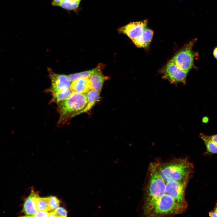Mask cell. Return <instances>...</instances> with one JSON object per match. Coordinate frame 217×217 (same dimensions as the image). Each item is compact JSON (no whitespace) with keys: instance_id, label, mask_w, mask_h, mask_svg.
<instances>
[{"instance_id":"1","label":"cell","mask_w":217,"mask_h":217,"mask_svg":"<svg viewBox=\"0 0 217 217\" xmlns=\"http://www.w3.org/2000/svg\"><path fill=\"white\" fill-rule=\"evenodd\" d=\"M193 171V164L186 158L151 162L145 188V215L171 216L184 212L188 206L186 189Z\"/></svg>"},{"instance_id":"2","label":"cell","mask_w":217,"mask_h":217,"mask_svg":"<svg viewBox=\"0 0 217 217\" xmlns=\"http://www.w3.org/2000/svg\"><path fill=\"white\" fill-rule=\"evenodd\" d=\"M86 103V93L72 92L68 99L57 104L59 114L58 125H63L69 119L77 115Z\"/></svg>"},{"instance_id":"3","label":"cell","mask_w":217,"mask_h":217,"mask_svg":"<svg viewBox=\"0 0 217 217\" xmlns=\"http://www.w3.org/2000/svg\"><path fill=\"white\" fill-rule=\"evenodd\" d=\"M196 39L191 41L184 48L178 52L171 60L180 68L188 72L194 66V61L196 53L192 50Z\"/></svg>"},{"instance_id":"4","label":"cell","mask_w":217,"mask_h":217,"mask_svg":"<svg viewBox=\"0 0 217 217\" xmlns=\"http://www.w3.org/2000/svg\"><path fill=\"white\" fill-rule=\"evenodd\" d=\"M164 72L165 77L173 83H185L187 73L180 68L171 60L165 66Z\"/></svg>"},{"instance_id":"5","label":"cell","mask_w":217,"mask_h":217,"mask_svg":"<svg viewBox=\"0 0 217 217\" xmlns=\"http://www.w3.org/2000/svg\"><path fill=\"white\" fill-rule=\"evenodd\" d=\"M147 21L131 22L121 27L120 31L125 34L132 40L136 39L143 33L147 28Z\"/></svg>"},{"instance_id":"6","label":"cell","mask_w":217,"mask_h":217,"mask_svg":"<svg viewBox=\"0 0 217 217\" xmlns=\"http://www.w3.org/2000/svg\"><path fill=\"white\" fill-rule=\"evenodd\" d=\"M50 76L52 83L50 90L52 94L60 90L69 88L70 86L71 81L67 76L58 74L50 71Z\"/></svg>"},{"instance_id":"7","label":"cell","mask_w":217,"mask_h":217,"mask_svg":"<svg viewBox=\"0 0 217 217\" xmlns=\"http://www.w3.org/2000/svg\"><path fill=\"white\" fill-rule=\"evenodd\" d=\"M38 193L32 190L29 195L24 200L22 212L24 216L33 217L38 211L36 201L39 197Z\"/></svg>"},{"instance_id":"8","label":"cell","mask_w":217,"mask_h":217,"mask_svg":"<svg viewBox=\"0 0 217 217\" xmlns=\"http://www.w3.org/2000/svg\"><path fill=\"white\" fill-rule=\"evenodd\" d=\"M70 89L72 92L86 93L92 88L89 78H80L77 79L71 84Z\"/></svg>"},{"instance_id":"9","label":"cell","mask_w":217,"mask_h":217,"mask_svg":"<svg viewBox=\"0 0 217 217\" xmlns=\"http://www.w3.org/2000/svg\"><path fill=\"white\" fill-rule=\"evenodd\" d=\"M101 69L96 72L89 77L92 89L99 93L101 91L104 82L107 78L102 74Z\"/></svg>"},{"instance_id":"10","label":"cell","mask_w":217,"mask_h":217,"mask_svg":"<svg viewBox=\"0 0 217 217\" xmlns=\"http://www.w3.org/2000/svg\"><path fill=\"white\" fill-rule=\"evenodd\" d=\"M153 34V31L146 28L139 37L132 41L138 47L146 48L151 41Z\"/></svg>"},{"instance_id":"11","label":"cell","mask_w":217,"mask_h":217,"mask_svg":"<svg viewBox=\"0 0 217 217\" xmlns=\"http://www.w3.org/2000/svg\"><path fill=\"white\" fill-rule=\"evenodd\" d=\"M99 92L93 89H91L86 93L87 98V103L85 107L77 115L81 113L86 112L89 111L93 106L99 99Z\"/></svg>"},{"instance_id":"12","label":"cell","mask_w":217,"mask_h":217,"mask_svg":"<svg viewBox=\"0 0 217 217\" xmlns=\"http://www.w3.org/2000/svg\"><path fill=\"white\" fill-rule=\"evenodd\" d=\"M72 93L69 88L60 90L52 94V101L58 104L68 99Z\"/></svg>"},{"instance_id":"13","label":"cell","mask_w":217,"mask_h":217,"mask_svg":"<svg viewBox=\"0 0 217 217\" xmlns=\"http://www.w3.org/2000/svg\"><path fill=\"white\" fill-rule=\"evenodd\" d=\"M199 137L204 142L208 152L212 154L217 153V144L212 140L210 136L200 133Z\"/></svg>"},{"instance_id":"14","label":"cell","mask_w":217,"mask_h":217,"mask_svg":"<svg viewBox=\"0 0 217 217\" xmlns=\"http://www.w3.org/2000/svg\"><path fill=\"white\" fill-rule=\"evenodd\" d=\"M102 68L101 65H99L92 70L70 74L68 77L70 81L72 82L80 78H89L93 74Z\"/></svg>"},{"instance_id":"15","label":"cell","mask_w":217,"mask_h":217,"mask_svg":"<svg viewBox=\"0 0 217 217\" xmlns=\"http://www.w3.org/2000/svg\"><path fill=\"white\" fill-rule=\"evenodd\" d=\"M80 1L81 0L63 1L61 2L59 6L68 10H75L78 7Z\"/></svg>"},{"instance_id":"16","label":"cell","mask_w":217,"mask_h":217,"mask_svg":"<svg viewBox=\"0 0 217 217\" xmlns=\"http://www.w3.org/2000/svg\"><path fill=\"white\" fill-rule=\"evenodd\" d=\"M37 208L38 211H47L49 212L48 205V197H39L36 201Z\"/></svg>"},{"instance_id":"17","label":"cell","mask_w":217,"mask_h":217,"mask_svg":"<svg viewBox=\"0 0 217 217\" xmlns=\"http://www.w3.org/2000/svg\"><path fill=\"white\" fill-rule=\"evenodd\" d=\"M48 198L49 212L53 211L59 207L60 205V201L57 197L54 196H50L48 197Z\"/></svg>"},{"instance_id":"18","label":"cell","mask_w":217,"mask_h":217,"mask_svg":"<svg viewBox=\"0 0 217 217\" xmlns=\"http://www.w3.org/2000/svg\"><path fill=\"white\" fill-rule=\"evenodd\" d=\"M53 212L55 214V217L67 216V212L62 207H58Z\"/></svg>"},{"instance_id":"19","label":"cell","mask_w":217,"mask_h":217,"mask_svg":"<svg viewBox=\"0 0 217 217\" xmlns=\"http://www.w3.org/2000/svg\"><path fill=\"white\" fill-rule=\"evenodd\" d=\"M49 212L47 211H38L33 217H49Z\"/></svg>"},{"instance_id":"20","label":"cell","mask_w":217,"mask_h":217,"mask_svg":"<svg viewBox=\"0 0 217 217\" xmlns=\"http://www.w3.org/2000/svg\"><path fill=\"white\" fill-rule=\"evenodd\" d=\"M62 0H53L52 4L53 6H59Z\"/></svg>"},{"instance_id":"21","label":"cell","mask_w":217,"mask_h":217,"mask_svg":"<svg viewBox=\"0 0 217 217\" xmlns=\"http://www.w3.org/2000/svg\"><path fill=\"white\" fill-rule=\"evenodd\" d=\"M212 140L217 144V134H215L210 136Z\"/></svg>"},{"instance_id":"22","label":"cell","mask_w":217,"mask_h":217,"mask_svg":"<svg viewBox=\"0 0 217 217\" xmlns=\"http://www.w3.org/2000/svg\"><path fill=\"white\" fill-rule=\"evenodd\" d=\"M213 55L214 58L217 60V46L214 48L213 51Z\"/></svg>"},{"instance_id":"23","label":"cell","mask_w":217,"mask_h":217,"mask_svg":"<svg viewBox=\"0 0 217 217\" xmlns=\"http://www.w3.org/2000/svg\"><path fill=\"white\" fill-rule=\"evenodd\" d=\"M209 215L210 217H217V213L214 211L210 212L209 213Z\"/></svg>"},{"instance_id":"24","label":"cell","mask_w":217,"mask_h":217,"mask_svg":"<svg viewBox=\"0 0 217 217\" xmlns=\"http://www.w3.org/2000/svg\"><path fill=\"white\" fill-rule=\"evenodd\" d=\"M202 121L204 123H207L209 121V118L207 117H204L203 118Z\"/></svg>"},{"instance_id":"25","label":"cell","mask_w":217,"mask_h":217,"mask_svg":"<svg viewBox=\"0 0 217 217\" xmlns=\"http://www.w3.org/2000/svg\"><path fill=\"white\" fill-rule=\"evenodd\" d=\"M217 213V203L216 204L214 210Z\"/></svg>"},{"instance_id":"26","label":"cell","mask_w":217,"mask_h":217,"mask_svg":"<svg viewBox=\"0 0 217 217\" xmlns=\"http://www.w3.org/2000/svg\"><path fill=\"white\" fill-rule=\"evenodd\" d=\"M74 0H62V1H72Z\"/></svg>"}]
</instances>
